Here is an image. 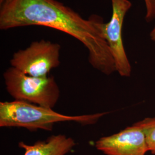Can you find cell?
<instances>
[{
  "mask_svg": "<svg viewBox=\"0 0 155 155\" xmlns=\"http://www.w3.org/2000/svg\"><path fill=\"white\" fill-rule=\"evenodd\" d=\"M102 20L95 15L85 20L56 0H6L0 9L1 29L41 25L67 33L87 48L91 66L110 75L116 70L110 48L100 28Z\"/></svg>",
  "mask_w": 155,
  "mask_h": 155,
  "instance_id": "6da1fadb",
  "label": "cell"
},
{
  "mask_svg": "<svg viewBox=\"0 0 155 155\" xmlns=\"http://www.w3.org/2000/svg\"><path fill=\"white\" fill-rule=\"evenodd\" d=\"M109 112L81 116H67L52 108L14 100L0 102V127H22L31 132L52 131L57 123L74 122L82 125H94Z\"/></svg>",
  "mask_w": 155,
  "mask_h": 155,
  "instance_id": "7a4b0ae2",
  "label": "cell"
},
{
  "mask_svg": "<svg viewBox=\"0 0 155 155\" xmlns=\"http://www.w3.org/2000/svg\"><path fill=\"white\" fill-rule=\"evenodd\" d=\"M3 78L6 90L14 100L53 109L60 98V89L53 76L35 77L11 67Z\"/></svg>",
  "mask_w": 155,
  "mask_h": 155,
  "instance_id": "3957f363",
  "label": "cell"
},
{
  "mask_svg": "<svg viewBox=\"0 0 155 155\" xmlns=\"http://www.w3.org/2000/svg\"><path fill=\"white\" fill-rule=\"evenodd\" d=\"M61 48L59 44L48 40L33 41L25 49L16 52L10 63L11 67L28 75L47 77L52 70L60 65Z\"/></svg>",
  "mask_w": 155,
  "mask_h": 155,
  "instance_id": "277c9868",
  "label": "cell"
},
{
  "mask_svg": "<svg viewBox=\"0 0 155 155\" xmlns=\"http://www.w3.org/2000/svg\"><path fill=\"white\" fill-rule=\"evenodd\" d=\"M112 15L109 22L100 23L102 34L105 39L114 59L116 72L122 77H129L132 66L124 48L122 26L125 16L132 6L129 0H111Z\"/></svg>",
  "mask_w": 155,
  "mask_h": 155,
  "instance_id": "5b68a950",
  "label": "cell"
},
{
  "mask_svg": "<svg viewBox=\"0 0 155 155\" xmlns=\"http://www.w3.org/2000/svg\"><path fill=\"white\" fill-rule=\"evenodd\" d=\"M95 147L105 155H146L149 152L144 131L136 123L101 137Z\"/></svg>",
  "mask_w": 155,
  "mask_h": 155,
  "instance_id": "8992f818",
  "label": "cell"
},
{
  "mask_svg": "<svg viewBox=\"0 0 155 155\" xmlns=\"http://www.w3.org/2000/svg\"><path fill=\"white\" fill-rule=\"evenodd\" d=\"M72 137L65 134L52 135L45 140L38 141L33 144L18 143V147L24 150L23 155H66L76 145Z\"/></svg>",
  "mask_w": 155,
  "mask_h": 155,
  "instance_id": "52a82bcc",
  "label": "cell"
},
{
  "mask_svg": "<svg viewBox=\"0 0 155 155\" xmlns=\"http://www.w3.org/2000/svg\"><path fill=\"white\" fill-rule=\"evenodd\" d=\"M136 123L144 131L149 152L155 155V117H147Z\"/></svg>",
  "mask_w": 155,
  "mask_h": 155,
  "instance_id": "ba28073f",
  "label": "cell"
},
{
  "mask_svg": "<svg viewBox=\"0 0 155 155\" xmlns=\"http://www.w3.org/2000/svg\"><path fill=\"white\" fill-rule=\"evenodd\" d=\"M146 8L145 18L147 22H150L155 18V0H144Z\"/></svg>",
  "mask_w": 155,
  "mask_h": 155,
  "instance_id": "9c48e42d",
  "label": "cell"
},
{
  "mask_svg": "<svg viewBox=\"0 0 155 155\" xmlns=\"http://www.w3.org/2000/svg\"><path fill=\"white\" fill-rule=\"evenodd\" d=\"M150 38L152 41H155V25L150 33Z\"/></svg>",
  "mask_w": 155,
  "mask_h": 155,
  "instance_id": "30bf717a",
  "label": "cell"
},
{
  "mask_svg": "<svg viewBox=\"0 0 155 155\" xmlns=\"http://www.w3.org/2000/svg\"><path fill=\"white\" fill-rule=\"evenodd\" d=\"M6 0H0V5H1L2 4H4Z\"/></svg>",
  "mask_w": 155,
  "mask_h": 155,
  "instance_id": "8fae6325",
  "label": "cell"
}]
</instances>
